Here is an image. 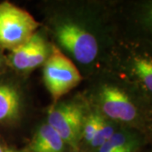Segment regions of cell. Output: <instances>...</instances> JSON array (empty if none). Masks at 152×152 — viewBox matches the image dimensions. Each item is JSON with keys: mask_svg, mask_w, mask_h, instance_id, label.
Returning a JSON list of instances; mask_svg holds the SVG:
<instances>
[{"mask_svg": "<svg viewBox=\"0 0 152 152\" xmlns=\"http://www.w3.org/2000/svg\"><path fill=\"white\" fill-rule=\"evenodd\" d=\"M39 26L26 10L8 1L0 4V48L11 51L26 42Z\"/></svg>", "mask_w": 152, "mask_h": 152, "instance_id": "6da1fadb", "label": "cell"}, {"mask_svg": "<svg viewBox=\"0 0 152 152\" xmlns=\"http://www.w3.org/2000/svg\"><path fill=\"white\" fill-rule=\"evenodd\" d=\"M81 80L75 64L58 48L53 46L44 64L43 81L54 102L77 86Z\"/></svg>", "mask_w": 152, "mask_h": 152, "instance_id": "7a4b0ae2", "label": "cell"}, {"mask_svg": "<svg viewBox=\"0 0 152 152\" xmlns=\"http://www.w3.org/2000/svg\"><path fill=\"white\" fill-rule=\"evenodd\" d=\"M56 37L59 44L79 63H92L98 54V43L92 34L72 22L58 26Z\"/></svg>", "mask_w": 152, "mask_h": 152, "instance_id": "3957f363", "label": "cell"}, {"mask_svg": "<svg viewBox=\"0 0 152 152\" xmlns=\"http://www.w3.org/2000/svg\"><path fill=\"white\" fill-rule=\"evenodd\" d=\"M85 124L84 115L79 107L64 104L49 113L48 124L54 129L65 144L75 146L80 141Z\"/></svg>", "mask_w": 152, "mask_h": 152, "instance_id": "277c9868", "label": "cell"}, {"mask_svg": "<svg viewBox=\"0 0 152 152\" xmlns=\"http://www.w3.org/2000/svg\"><path fill=\"white\" fill-rule=\"evenodd\" d=\"M101 107L107 118L129 123L135 119L137 109L125 91L118 87L106 86L100 93Z\"/></svg>", "mask_w": 152, "mask_h": 152, "instance_id": "5b68a950", "label": "cell"}, {"mask_svg": "<svg viewBox=\"0 0 152 152\" xmlns=\"http://www.w3.org/2000/svg\"><path fill=\"white\" fill-rule=\"evenodd\" d=\"M20 108L21 96L16 86L10 83L0 82V124L16 119Z\"/></svg>", "mask_w": 152, "mask_h": 152, "instance_id": "8992f818", "label": "cell"}, {"mask_svg": "<svg viewBox=\"0 0 152 152\" xmlns=\"http://www.w3.org/2000/svg\"><path fill=\"white\" fill-rule=\"evenodd\" d=\"M65 143L49 124L40 127L31 144V152H63Z\"/></svg>", "mask_w": 152, "mask_h": 152, "instance_id": "52a82bcc", "label": "cell"}, {"mask_svg": "<svg viewBox=\"0 0 152 152\" xmlns=\"http://www.w3.org/2000/svg\"><path fill=\"white\" fill-rule=\"evenodd\" d=\"M37 32L26 42L11 50L9 59L13 68L20 71L30 70V63L37 44Z\"/></svg>", "mask_w": 152, "mask_h": 152, "instance_id": "ba28073f", "label": "cell"}, {"mask_svg": "<svg viewBox=\"0 0 152 152\" xmlns=\"http://www.w3.org/2000/svg\"><path fill=\"white\" fill-rule=\"evenodd\" d=\"M137 140L126 133L115 132L111 139L98 149V152H136Z\"/></svg>", "mask_w": 152, "mask_h": 152, "instance_id": "9c48e42d", "label": "cell"}, {"mask_svg": "<svg viewBox=\"0 0 152 152\" xmlns=\"http://www.w3.org/2000/svg\"><path fill=\"white\" fill-rule=\"evenodd\" d=\"M132 69L144 88L152 94V58L139 56L134 58Z\"/></svg>", "mask_w": 152, "mask_h": 152, "instance_id": "30bf717a", "label": "cell"}, {"mask_svg": "<svg viewBox=\"0 0 152 152\" xmlns=\"http://www.w3.org/2000/svg\"><path fill=\"white\" fill-rule=\"evenodd\" d=\"M114 133H115V131H114L113 128L103 118L100 124V127L98 129L96 134H95L92 140L90 142L91 146L99 149L100 147L102 146L106 142L111 139V137L113 135Z\"/></svg>", "mask_w": 152, "mask_h": 152, "instance_id": "8fae6325", "label": "cell"}, {"mask_svg": "<svg viewBox=\"0 0 152 152\" xmlns=\"http://www.w3.org/2000/svg\"><path fill=\"white\" fill-rule=\"evenodd\" d=\"M102 119L103 118L99 114H92L85 121L82 135L84 137L85 140L89 144L92 140L95 134H96Z\"/></svg>", "mask_w": 152, "mask_h": 152, "instance_id": "7c38bea8", "label": "cell"}, {"mask_svg": "<svg viewBox=\"0 0 152 152\" xmlns=\"http://www.w3.org/2000/svg\"><path fill=\"white\" fill-rule=\"evenodd\" d=\"M147 19H148V22L151 24V26H152V4L151 5V7L149 8L148 15H147Z\"/></svg>", "mask_w": 152, "mask_h": 152, "instance_id": "4fadbf2b", "label": "cell"}, {"mask_svg": "<svg viewBox=\"0 0 152 152\" xmlns=\"http://www.w3.org/2000/svg\"><path fill=\"white\" fill-rule=\"evenodd\" d=\"M5 152H20V151H18L13 150V149H6Z\"/></svg>", "mask_w": 152, "mask_h": 152, "instance_id": "5bb4252c", "label": "cell"}, {"mask_svg": "<svg viewBox=\"0 0 152 152\" xmlns=\"http://www.w3.org/2000/svg\"><path fill=\"white\" fill-rule=\"evenodd\" d=\"M3 67V62H2V58H1V56H0V70Z\"/></svg>", "mask_w": 152, "mask_h": 152, "instance_id": "9a60e30c", "label": "cell"}, {"mask_svg": "<svg viewBox=\"0 0 152 152\" xmlns=\"http://www.w3.org/2000/svg\"><path fill=\"white\" fill-rule=\"evenodd\" d=\"M0 152H5V149H4V147L0 145Z\"/></svg>", "mask_w": 152, "mask_h": 152, "instance_id": "2e32d148", "label": "cell"}]
</instances>
